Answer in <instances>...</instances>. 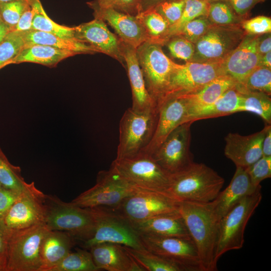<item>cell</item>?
<instances>
[{
	"mask_svg": "<svg viewBox=\"0 0 271 271\" xmlns=\"http://www.w3.org/2000/svg\"><path fill=\"white\" fill-rule=\"evenodd\" d=\"M22 192H17L3 187L0 188V219L5 215Z\"/></svg>",
	"mask_w": 271,
	"mask_h": 271,
	"instance_id": "49",
	"label": "cell"
},
{
	"mask_svg": "<svg viewBox=\"0 0 271 271\" xmlns=\"http://www.w3.org/2000/svg\"><path fill=\"white\" fill-rule=\"evenodd\" d=\"M29 5V1L26 0L0 3V17L11 31Z\"/></svg>",
	"mask_w": 271,
	"mask_h": 271,
	"instance_id": "41",
	"label": "cell"
},
{
	"mask_svg": "<svg viewBox=\"0 0 271 271\" xmlns=\"http://www.w3.org/2000/svg\"><path fill=\"white\" fill-rule=\"evenodd\" d=\"M25 45H43L74 52L77 54H94L96 50L77 40L65 39L48 33L30 30L21 32Z\"/></svg>",
	"mask_w": 271,
	"mask_h": 271,
	"instance_id": "30",
	"label": "cell"
},
{
	"mask_svg": "<svg viewBox=\"0 0 271 271\" xmlns=\"http://www.w3.org/2000/svg\"><path fill=\"white\" fill-rule=\"evenodd\" d=\"M265 126L260 131L248 136L229 133L225 138L224 155L236 167L246 168L262 157V143Z\"/></svg>",
	"mask_w": 271,
	"mask_h": 271,
	"instance_id": "21",
	"label": "cell"
},
{
	"mask_svg": "<svg viewBox=\"0 0 271 271\" xmlns=\"http://www.w3.org/2000/svg\"><path fill=\"white\" fill-rule=\"evenodd\" d=\"M245 169L252 184L258 186L261 181L271 177V157L262 156Z\"/></svg>",
	"mask_w": 271,
	"mask_h": 271,
	"instance_id": "45",
	"label": "cell"
},
{
	"mask_svg": "<svg viewBox=\"0 0 271 271\" xmlns=\"http://www.w3.org/2000/svg\"><path fill=\"white\" fill-rule=\"evenodd\" d=\"M121 50L131 90V107L139 111L158 109L157 104L147 89L138 62L136 49L121 41Z\"/></svg>",
	"mask_w": 271,
	"mask_h": 271,
	"instance_id": "23",
	"label": "cell"
},
{
	"mask_svg": "<svg viewBox=\"0 0 271 271\" xmlns=\"http://www.w3.org/2000/svg\"><path fill=\"white\" fill-rule=\"evenodd\" d=\"M13 1H16V0H0V3L8 2ZM26 1H29V0H26Z\"/></svg>",
	"mask_w": 271,
	"mask_h": 271,
	"instance_id": "58",
	"label": "cell"
},
{
	"mask_svg": "<svg viewBox=\"0 0 271 271\" xmlns=\"http://www.w3.org/2000/svg\"><path fill=\"white\" fill-rule=\"evenodd\" d=\"M131 224L139 233L191 238L183 219L178 211Z\"/></svg>",
	"mask_w": 271,
	"mask_h": 271,
	"instance_id": "25",
	"label": "cell"
},
{
	"mask_svg": "<svg viewBox=\"0 0 271 271\" xmlns=\"http://www.w3.org/2000/svg\"><path fill=\"white\" fill-rule=\"evenodd\" d=\"M148 251L168 259L183 271H204L197 248L191 238L139 233Z\"/></svg>",
	"mask_w": 271,
	"mask_h": 271,
	"instance_id": "13",
	"label": "cell"
},
{
	"mask_svg": "<svg viewBox=\"0 0 271 271\" xmlns=\"http://www.w3.org/2000/svg\"><path fill=\"white\" fill-rule=\"evenodd\" d=\"M189 109L187 100L183 95H170L165 97L158 105V119L155 134L143 152L151 154L173 130L185 123Z\"/></svg>",
	"mask_w": 271,
	"mask_h": 271,
	"instance_id": "17",
	"label": "cell"
},
{
	"mask_svg": "<svg viewBox=\"0 0 271 271\" xmlns=\"http://www.w3.org/2000/svg\"><path fill=\"white\" fill-rule=\"evenodd\" d=\"M165 44L173 57L186 62H190L194 54V44L181 36L171 37Z\"/></svg>",
	"mask_w": 271,
	"mask_h": 271,
	"instance_id": "43",
	"label": "cell"
},
{
	"mask_svg": "<svg viewBox=\"0 0 271 271\" xmlns=\"http://www.w3.org/2000/svg\"><path fill=\"white\" fill-rule=\"evenodd\" d=\"M236 85L227 90L213 103L190 111L185 123L240 112L242 96Z\"/></svg>",
	"mask_w": 271,
	"mask_h": 271,
	"instance_id": "27",
	"label": "cell"
},
{
	"mask_svg": "<svg viewBox=\"0 0 271 271\" xmlns=\"http://www.w3.org/2000/svg\"><path fill=\"white\" fill-rule=\"evenodd\" d=\"M240 91H254L271 94V69L258 66L241 84H237Z\"/></svg>",
	"mask_w": 271,
	"mask_h": 271,
	"instance_id": "38",
	"label": "cell"
},
{
	"mask_svg": "<svg viewBox=\"0 0 271 271\" xmlns=\"http://www.w3.org/2000/svg\"><path fill=\"white\" fill-rule=\"evenodd\" d=\"M212 25L207 16H201L187 23L175 36H181L195 44Z\"/></svg>",
	"mask_w": 271,
	"mask_h": 271,
	"instance_id": "42",
	"label": "cell"
},
{
	"mask_svg": "<svg viewBox=\"0 0 271 271\" xmlns=\"http://www.w3.org/2000/svg\"><path fill=\"white\" fill-rule=\"evenodd\" d=\"M11 32L10 28L4 22L0 17V43Z\"/></svg>",
	"mask_w": 271,
	"mask_h": 271,
	"instance_id": "56",
	"label": "cell"
},
{
	"mask_svg": "<svg viewBox=\"0 0 271 271\" xmlns=\"http://www.w3.org/2000/svg\"><path fill=\"white\" fill-rule=\"evenodd\" d=\"M50 230L43 224L11 230L5 271H40V246Z\"/></svg>",
	"mask_w": 271,
	"mask_h": 271,
	"instance_id": "7",
	"label": "cell"
},
{
	"mask_svg": "<svg viewBox=\"0 0 271 271\" xmlns=\"http://www.w3.org/2000/svg\"><path fill=\"white\" fill-rule=\"evenodd\" d=\"M75 38L92 47L97 53L107 55L124 65L121 41L108 29L102 20L94 18L75 26Z\"/></svg>",
	"mask_w": 271,
	"mask_h": 271,
	"instance_id": "18",
	"label": "cell"
},
{
	"mask_svg": "<svg viewBox=\"0 0 271 271\" xmlns=\"http://www.w3.org/2000/svg\"><path fill=\"white\" fill-rule=\"evenodd\" d=\"M265 131L262 143V156L271 157V126L265 124Z\"/></svg>",
	"mask_w": 271,
	"mask_h": 271,
	"instance_id": "52",
	"label": "cell"
},
{
	"mask_svg": "<svg viewBox=\"0 0 271 271\" xmlns=\"http://www.w3.org/2000/svg\"><path fill=\"white\" fill-rule=\"evenodd\" d=\"M158 119V109H127L119 121L116 159L131 157L144 151L154 137Z\"/></svg>",
	"mask_w": 271,
	"mask_h": 271,
	"instance_id": "4",
	"label": "cell"
},
{
	"mask_svg": "<svg viewBox=\"0 0 271 271\" xmlns=\"http://www.w3.org/2000/svg\"><path fill=\"white\" fill-rule=\"evenodd\" d=\"M185 7L180 19L169 26L161 39L163 45L171 37L176 35L190 21L201 16H208L210 3L202 0H185Z\"/></svg>",
	"mask_w": 271,
	"mask_h": 271,
	"instance_id": "31",
	"label": "cell"
},
{
	"mask_svg": "<svg viewBox=\"0 0 271 271\" xmlns=\"http://www.w3.org/2000/svg\"><path fill=\"white\" fill-rule=\"evenodd\" d=\"M257 49L260 57L268 52L271 51V37L270 33L263 38L260 36L258 43Z\"/></svg>",
	"mask_w": 271,
	"mask_h": 271,
	"instance_id": "53",
	"label": "cell"
},
{
	"mask_svg": "<svg viewBox=\"0 0 271 271\" xmlns=\"http://www.w3.org/2000/svg\"><path fill=\"white\" fill-rule=\"evenodd\" d=\"M219 1V0H211V1ZM220 1H226V0H220ZM210 1V2H211Z\"/></svg>",
	"mask_w": 271,
	"mask_h": 271,
	"instance_id": "59",
	"label": "cell"
},
{
	"mask_svg": "<svg viewBox=\"0 0 271 271\" xmlns=\"http://www.w3.org/2000/svg\"><path fill=\"white\" fill-rule=\"evenodd\" d=\"M192 123L187 122L177 126L150 154L170 175L182 171L193 162L190 151Z\"/></svg>",
	"mask_w": 271,
	"mask_h": 271,
	"instance_id": "15",
	"label": "cell"
},
{
	"mask_svg": "<svg viewBox=\"0 0 271 271\" xmlns=\"http://www.w3.org/2000/svg\"><path fill=\"white\" fill-rule=\"evenodd\" d=\"M140 188L124 178L111 166L100 171L95 185L80 194L72 203L82 208H113Z\"/></svg>",
	"mask_w": 271,
	"mask_h": 271,
	"instance_id": "8",
	"label": "cell"
},
{
	"mask_svg": "<svg viewBox=\"0 0 271 271\" xmlns=\"http://www.w3.org/2000/svg\"><path fill=\"white\" fill-rule=\"evenodd\" d=\"M258 66H263L271 69V51L268 52L260 57Z\"/></svg>",
	"mask_w": 271,
	"mask_h": 271,
	"instance_id": "55",
	"label": "cell"
},
{
	"mask_svg": "<svg viewBox=\"0 0 271 271\" xmlns=\"http://www.w3.org/2000/svg\"><path fill=\"white\" fill-rule=\"evenodd\" d=\"M137 16L149 40L161 44V39L170 26L167 20L154 9L140 13Z\"/></svg>",
	"mask_w": 271,
	"mask_h": 271,
	"instance_id": "36",
	"label": "cell"
},
{
	"mask_svg": "<svg viewBox=\"0 0 271 271\" xmlns=\"http://www.w3.org/2000/svg\"><path fill=\"white\" fill-rule=\"evenodd\" d=\"M29 5L21 17L13 31L25 32L32 30V22L36 14L43 6L39 0H30Z\"/></svg>",
	"mask_w": 271,
	"mask_h": 271,
	"instance_id": "48",
	"label": "cell"
},
{
	"mask_svg": "<svg viewBox=\"0 0 271 271\" xmlns=\"http://www.w3.org/2000/svg\"><path fill=\"white\" fill-rule=\"evenodd\" d=\"M168 1L169 0H141L139 5V14L153 9L160 4Z\"/></svg>",
	"mask_w": 271,
	"mask_h": 271,
	"instance_id": "54",
	"label": "cell"
},
{
	"mask_svg": "<svg viewBox=\"0 0 271 271\" xmlns=\"http://www.w3.org/2000/svg\"><path fill=\"white\" fill-rule=\"evenodd\" d=\"M240 26L247 34L261 35L268 34L271 32V19L266 16H259L242 21Z\"/></svg>",
	"mask_w": 271,
	"mask_h": 271,
	"instance_id": "47",
	"label": "cell"
},
{
	"mask_svg": "<svg viewBox=\"0 0 271 271\" xmlns=\"http://www.w3.org/2000/svg\"><path fill=\"white\" fill-rule=\"evenodd\" d=\"M239 91L242 96L240 112L255 113L261 117L265 123L270 124L271 99L269 95L259 91Z\"/></svg>",
	"mask_w": 271,
	"mask_h": 271,
	"instance_id": "33",
	"label": "cell"
},
{
	"mask_svg": "<svg viewBox=\"0 0 271 271\" xmlns=\"http://www.w3.org/2000/svg\"><path fill=\"white\" fill-rule=\"evenodd\" d=\"M0 184L3 187L20 192L29 184L22 177L21 168L9 162L1 148Z\"/></svg>",
	"mask_w": 271,
	"mask_h": 271,
	"instance_id": "35",
	"label": "cell"
},
{
	"mask_svg": "<svg viewBox=\"0 0 271 271\" xmlns=\"http://www.w3.org/2000/svg\"><path fill=\"white\" fill-rule=\"evenodd\" d=\"M178 211L197 248L203 270H216L215 252L219 221L210 202H178Z\"/></svg>",
	"mask_w": 271,
	"mask_h": 271,
	"instance_id": "1",
	"label": "cell"
},
{
	"mask_svg": "<svg viewBox=\"0 0 271 271\" xmlns=\"http://www.w3.org/2000/svg\"><path fill=\"white\" fill-rule=\"evenodd\" d=\"M94 18L106 22L115 31L121 41L137 48L149 38L137 16L109 8L90 6Z\"/></svg>",
	"mask_w": 271,
	"mask_h": 271,
	"instance_id": "20",
	"label": "cell"
},
{
	"mask_svg": "<svg viewBox=\"0 0 271 271\" xmlns=\"http://www.w3.org/2000/svg\"><path fill=\"white\" fill-rule=\"evenodd\" d=\"M25 43L21 32H10L0 43V69L8 65L25 47Z\"/></svg>",
	"mask_w": 271,
	"mask_h": 271,
	"instance_id": "40",
	"label": "cell"
},
{
	"mask_svg": "<svg viewBox=\"0 0 271 271\" xmlns=\"http://www.w3.org/2000/svg\"><path fill=\"white\" fill-rule=\"evenodd\" d=\"M236 167L229 184L210 202L218 221L240 200L261 188V185L255 186L252 184L244 168Z\"/></svg>",
	"mask_w": 271,
	"mask_h": 271,
	"instance_id": "22",
	"label": "cell"
},
{
	"mask_svg": "<svg viewBox=\"0 0 271 271\" xmlns=\"http://www.w3.org/2000/svg\"><path fill=\"white\" fill-rule=\"evenodd\" d=\"M77 55L74 52L43 45H25L8 65L24 62L55 67L62 60Z\"/></svg>",
	"mask_w": 271,
	"mask_h": 271,
	"instance_id": "28",
	"label": "cell"
},
{
	"mask_svg": "<svg viewBox=\"0 0 271 271\" xmlns=\"http://www.w3.org/2000/svg\"><path fill=\"white\" fill-rule=\"evenodd\" d=\"M96 217L92 236L83 241V246H91L105 242L113 243L139 250H146L139 233L130 222L103 207L93 208Z\"/></svg>",
	"mask_w": 271,
	"mask_h": 271,
	"instance_id": "10",
	"label": "cell"
},
{
	"mask_svg": "<svg viewBox=\"0 0 271 271\" xmlns=\"http://www.w3.org/2000/svg\"><path fill=\"white\" fill-rule=\"evenodd\" d=\"M262 199L261 188L240 200L219 221L215 260L225 253L241 249L246 226Z\"/></svg>",
	"mask_w": 271,
	"mask_h": 271,
	"instance_id": "6",
	"label": "cell"
},
{
	"mask_svg": "<svg viewBox=\"0 0 271 271\" xmlns=\"http://www.w3.org/2000/svg\"><path fill=\"white\" fill-rule=\"evenodd\" d=\"M224 75L225 74L222 61L214 63L187 62L185 64H178L172 74L168 88L163 99L170 95L194 93L212 80Z\"/></svg>",
	"mask_w": 271,
	"mask_h": 271,
	"instance_id": "16",
	"label": "cell"
},
{
	"mask_svg": "<svg viewBox=\"0 0 271 271\" xmlns=\"http://www.w3.org/2000/svg\"><path fill=\"white\" fill-rule=\"evenodd\" d=\"M111 166L138 188L166 194L171 175L145 152L129 158L115 159Z\"/></svg>",
	"mask_w": 271,
	"mask_h": 271,
	"instance_id": "9",
	"label": "cell"
},
{
	"mask_svg": "<svg viewBox=\"0 0 271 271\" xmlns=\"http://www.w3.org/2000/svg\"><path fill=\"white\" fill-rule=\"evenodd\" d=\"M90 252L78 249L70 252L49 271H98Z\"/></svg>",
	"mask_w": 271,
	"mask_h": 271,
	"instance_id": "34",
	"label": "cell"
},
{
	"mask_svg": "<svg viewBox=\"0 0 271 271\" xmlns=\"http://www.w3.org/2000/svg\"><path fill=\"white\" fill-rule=\"evenodd\" d=\"M210 3L207 17L211 23L217 25L237 24L241 17L238 16L225 1H213Z\"/></svg>",
	"mask_w": 271,
	"mask_h": 271,
	"instance_id": "39",
	"label": "cell"
},
{
	"mask_svg": "<svg viewBox=\"0 0 271 271\" xmlns=\"http://www.w3.org/2000/svg\"><path fill=\"white\" fill-rule=\"evenodd\" d=\"M89 249L99 270L145 271L128 253L124 245L105 242L94 245Z\"/></svg>",
	"mask_w": 271,
	"mask_h": 271,
	"instance_id": "24",
	"label": "cell"
},
{
	"mask_svg": "<svg viewBox=\"0 0 271 271\" xmlns=\"http://www.w3.org/2000/svg\"><path fill=\"white\" fill-rule=\"evenodd\" d=\"M11 232V231L4 225L0 219V259L4 263L5 267L7 246Z\"/></svg>",
	"mask_w": 271,
	"mask_h": 271,
	"instance_id": "51",
	"label": "cell"
},
{
	"mask_svg": "<svg viewBox=\"0 0 271 271\" xmlns=\"http://www.w3.org/2000/svg\"><path fill=\"white\" fill-rule=\"evenodd\" d=\"M224 183V179L213 169L193 162L171 175L166 194L177 202L207 203L215 198Z\"/></svg>",
	"mask_w": 271,
	"mask_h": 271,
	"instance_id": "2",
	"label": "cell"
},
{
	"mask_svg": "<svg viewBox=\"0 0 271 271\" xmlns=\"http://www.w3.org/2000/svg\"><path fill=\"white\" fill-rule=\"evenodd\" d=\"M2 186L1 185V184H0V188L2 187Z\"/></svg>",
	"mask_w": 271,
	"mask_h": 271,
	"instance_id": "61",
	"label": "cell"
},
{
	"mask_svg": "<svg viewBox=\"0 0 271 271\" xmlns=\"http://www.w3.org/2000/svg\"><path fill=\"white\" fill-rule=\"evenodd\" d=\"M159 42L148 40L136 48V54L148 92L158 106L169 87L177 64L164 53Z\"/></svg>",
	"mask_w": 271,
	"mask_h": 271,
	"instance_id": "5",
	"label": "cell"
},
{
	"mask_svg": "<svg viewBox=\"0 0 271 271\" xmlns=\"http://www.w3.org/2000/svg\"><path fill=\"white\" fill-rule=\"evenodd\" d=\"M107 209L133 223L177 211L178 202L166 194L140 188L117 206Z\"/></svg>",
	"mask_w": 271,
	"mask_h": 271,
	"instance_id": "12",
	"label": "cell"
},
{
	"mask_svg": "<svg viewBox=\"0 0 271 271\" xmlns=\"http://www.w3.org/2000/svg\"><path fill=\"white\" fill-rule=\"evenodd\" d=\"M265 0H226L235 13L240 17L245 16L257 4Z\"/></svg>",
	"mask_w": 271,
	"mask_h": 271,
	"instance_id": "50",
	"label": "cell"
},
{
	"mask_svg": "<svg viewBox=\"0 0 271 271\" xmlns=\"http://www.w3.org/2000/svg\"><path fill=\"white\" fill-rule=\"evenodd\" d=\"M5 265L3 261L0 259V271H5Z\"/></svg>",
	"mask_w": 271,
	"mask_h": 271,
	"instance_id": "57",
	"label": "cell"
},
{
	"mask_svg": "<svg viewBox=\"0 0 271 271\" xmlns=\"http://www.w3.org/2000/svg\"><path fill=\"white\" fill-rule=\"evenodd\" d=\"M236 84L231 77L224 75L212 80L196 92L182 94L187 100L189 106L188 112L213 103L227 90Z\"/></svg>",
	"mask_w": 271,
	"mask_h": 271,
	"instance_id": "29",
	"label": "cell"
},
{
	"mask_svg": "<svg viewBox=\"0 0 271 271\" xmlns=\"http://www.w3.org/2000/svg\"><path fill=\"white\" fill-rule=\"evenodd\" d=\"M45 224L52 230L66 232L74 238L84 241L93 235L96 217L94 208H82L46 195Z\"/></svg>",
	"mask_w": 271,
	"mask_h": 271,
	"instance_id": "3",
	"label": "cell"
},
{
	"mask_svg": "<svg viewBox=\"0 0 271 271\" xmlns=\"http://www.w3.org/2000/svg\"><path fill=\"white\" fill-rule=\"evenodd\" d=\"M261 35L246 34L240 43L222 61L225 75L241 84L256 67L260 56L257 46Z\"/></svg>",
	"mask_w": 271,
	"mask_h": 271,
	"instance_id": "19",
	"label": "cell"
},
{
	"mask_svg": "<svg viewBox=\"0 0 271 271\" xmlns=\"http://www.w3.org/2000/svg\"><path fill=\"white\" fill-rule=\"evenodd\" d=\"M73 238L66 232L50 230L44 237L40 246V271H49L60 262L71 251Z\"/></svg>",
	"mask_w": 271,
	"mask_h": 271,
	"instance_id": "26",
	"label": "cell"
},
{
	"mask_svg": "<svg viewBox=\"0 0 271 271\" xmlns=\"http://www.w3.org/2000/svg\"><path fill=\"white\" fill-rule=\"evenodd\" d=\"M185 5V0H169L160 4L154 9L167 20L170 26L180 19Z\"/></svg>",
	"mask_w": 271,
	"mask_h": 271,
	"instance_id": "46",
	"label": "cell"
},
{
	"mask_svg": "<svg viewBox=\"0 0 271 271\" xmlns=\"http://www.w3.org/2000/svg\"><path fill=\"white\" fill-rule=\"evenodd\" d=\"M141 0H93L87 3L90 6L109 8L126 14L137 16Z\"/></svg>",
	"mask_w": 271,
	"mask_h": 271,
	"instance_id": "44",
	"label": "cell"
},
{
	"mask_svg": "<svg viewBox=\"0 0 271 271\" xmlns=\"http://www.w3.org/2000/svg\"><path fill=\"white\" fill-rule=\"evenodd\" d=\"M32 29L48 33L65 39L77 40L75 38V27H70L56 23L48 17L43 8L35 15Z\"/></svg>",
	"mask_w": 271,
	"mask_h": 271,
	"instance_id": "37",
	"label": "cell"
},
{
	"mask_svg": "<svg viewBox=\"0 0 271 271\" xmlns=\"http://www.w3.org/2000/svg\"><path fill=\"white\" fill-rule=\"evenodd\" d=\"M202 1H207L210 2V1H211V0H202Z\"/></svg>",
	"mask_w": 271,
	"mask_h": 271,
	"instance_id": "60",
	"label": "cell"
},
{
	"mask_svg": "<svg viewBox=\"0 0 271 271\" xmlns=\"http://www.w3.org/2000/svg\"><path fill=\"white\" fill-rule=\"evenodd\" d=\"M136 262L148 271H183L176 263L147 250H139L125 246Z\"/></svg>",
	"mask_w": 271,
	"mask_h": 271,
	"instance_id": "32",
	"label": "cell"
},
{
	"mask_svg": "<svg viewBox=\"0 0 271 271\" xmlns=\"http://www.w3.org/2000/svg\"><path fill=\"white\" fill-rule=\"evenodd\" d=\"M45 195L34 182L29 183L1 221L10 230L45 224Z\"/></svg>",
	"mask_w": 271,
	"mask_h": 271,
	"instance_id": "14",
	"label": "cell"
},
{
	"mask_svg": "<svg viewBox=\"0 0 271 271\" xmlns=\"http://www.w3.org/2000/svg\"><path fill=\"white\" fill-rule=\"evenodd\" d=\"M246 33L237 24H213L195 45L190 62L214 63L222 61L240 43Z\"/></svg>",
	"mask_w": 271,
	"mask_h": 271,
	"instance_id": "11",
	"label": "cell"
}]
</instances>
